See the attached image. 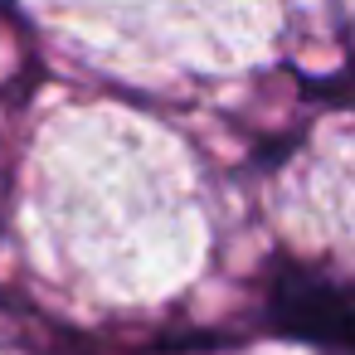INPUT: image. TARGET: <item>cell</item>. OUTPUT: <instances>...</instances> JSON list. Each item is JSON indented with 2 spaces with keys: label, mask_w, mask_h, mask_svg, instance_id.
<instances>
[{
  "label": "cell",
  "mask_w": 355,
  "mask_h": 355,
  "mask_svg": "<svg viewBox=\"0 0 355 355\" xmlns=\"http://www.w3.org/2000/svg\"><path fill=\"white\" fill-rule=\"evenodd\" d=\"M268 326L326 355H355V297L336 282H321L306 272L277 277L268 297Z\"/></svg>",
  "instance_id": "6da1fadb"
}]
</instances>
